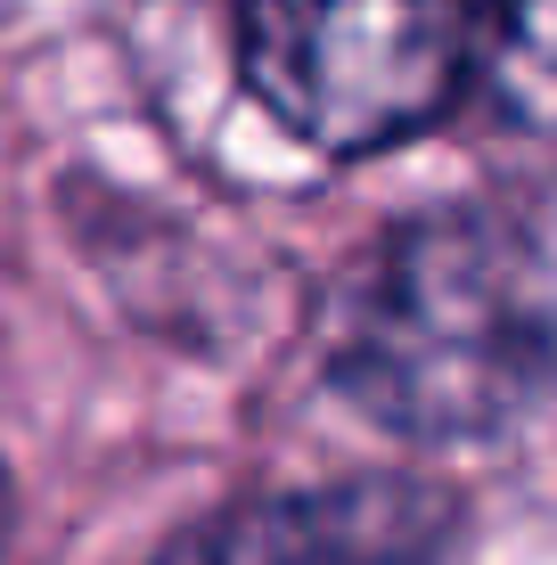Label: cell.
<instances>
[{
    "mask_svg": "<svg viewBox=\"0 0 557 565\" xmlns=\"http://www.w3.org/2000/svg\"><path fill=\"white\" fill-rule=\"evenodd\" d=\"M451 500L418 476H361L320 492H263L189 524L148 565H435Z\"/></svg>",
    "mask_w": 557,
    "mask_h": 565,
    "instance_id": "cell-3",
    "label": "cell"
},
{
    "mask_svg": "<svg viewBox=\"0 0 557 565\" xmlns=\"http://www.w3.org/2000/svg\"><path fill=\"white\" fill-rule=\"evenodd\" d=\"M475 74L525 124L557 115V0H475Z\"/></svg>",
    "mask_w": 557,
    "mask_h": 565,
    "instance_id": "cell-4",
    "label": "cell"
},
{
    "mask_svg": "<svg viewBox=\"0 0 557 565\" xmlns=\"http://www.w3.org/2000/svg\"><path fill=\"white\" fill-rule=\"evenodd\" d=\"M0 533H9V483H0Z\"/></svg>",
    "mask_w": 557,
    "mask_h": 565,
    "instance_id": "cell-5",
    "label": "cell"
},
{
    "mask_svg": "<svg viewBox=\"0 0 557 565\" xmlns=\"http://www.w3.org/2000/svg\"><path fill=\"white\" fill-rule=\"evenodd\" d=\"M329 385L410 443L508 435L557 394V270L492 205L394 222L329 303Z\"/></svg>",
    "mask_w": 557,
    "mask_h": 565,
    "instance_id": "cell-1",
    "label": "cell"
},
{
    "mask_svg": "<svg viewBox=\"0 0 557 565\" xmlns=\"http://www.w3.org/2000/svg\"><path fill=\"white\" fill-rule=\"evenodd\" d=\"M238 66L303 148L377 156L468 90L475 0H246Z\"/></svg>",
    "mask_w": 557,
    "mask_h": 565,
    "instance_id": "cell-2",
    "label": "cell"
}]
</instances>
